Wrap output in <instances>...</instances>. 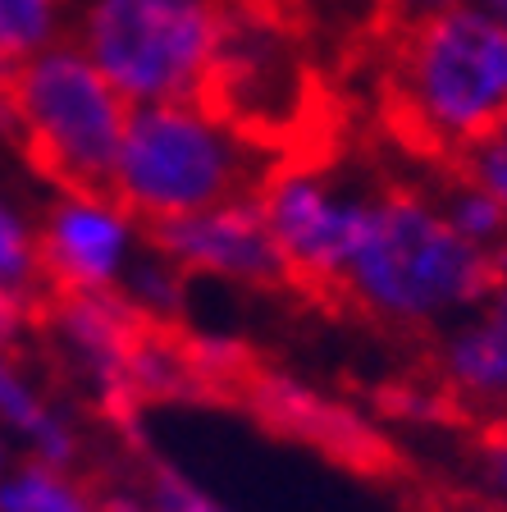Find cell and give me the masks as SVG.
<instances>
[{
    "instance_id": "cell-1",
    "label": "cell",
    "mask_w": 507,
    "mask_h": 512,
    "mask_svg": "<svg viewBox=\"0 0 507 512\" xmlns=\"http://www.w3.org/2000/svg\"><path fill=\"white\" fill-rule=\"evenodd\" d=\"M375 124L412 165L457 170L507 128V23L457 5L375 51Z\"/></svg>"
},
{
    "instance_id": "cell-2",
    "label": "cell",
    "mask_w": 507,
    "mask_h": 512,
    "mask_svg": "<svg viewBox=\"0 0 507 512\" xmlns=\"http://www.w3.org/2000/svg\"><path fill=\"white\" fill-rule=\"evenodd\" d=\"M498 288H507V270L494 256L457 234L398 170H380L366 234L348 261L352 320L416 334L457 307L489 302Z\"/></svg>"
},
{
    "instance_id": "cell-3",
    "label": "cell",
    "mask_w": 507,
    "mask_h": 512,
    "mask_svg": "<svg viewBox=\"0 0 507 512\" xmlns=\"http://www.w3.org/2000/svg\"><path fill=\"white\" fill-rule=\"evenodd\" d=\"M0 87L37 179L55 183L69 202L115 211V170L133 106L96 74V64L69 42H55L5 69Z\"/></svg>"
},
{
    "instance_id": "cell-4",
    "label": "cell",
    "mask_w": 507,
    "mask_h": 512,
    "mask_svg": "<svg viewBox=\"0 0 507 512\" xmlns=\"http://www.w3.org/2000/svg\"><path fill=\"white\" fill-rule=\"evenodd\" d=\"M275 170L279 160L270 151L197 110L133 106L115 170V215L142 229L256 202Z\"/></svg>"
},
{
    "instance_id": "cell-5",
    "label": "cell",
    "mask_w": 507,
    "mask_h": 512,
    "mask_svg": "<svg viewBox=\"0 0 507 512\" xmlns=\"http://www.w3.org/2000/svg\"><path fill=\"white\" fill-rule=\"evenodd\" d=\"M229 0H74L64 42L128 106L197 110Z\"/></svg>"
},
{
    "instance_id": "cell-6",
    "label": "cell",
    "mask_w": 507,
    "mask_h": 512,
    "mask_svg": "<svg viewBox=\"0 0 507 512\" xmlns=\"http://www.w3.org/2000/svg\"><path fill=\"white\" fill-rule=\"evenodd\" d=\"M233 407L247 412L270 435L293 439V444L320 453V458L343 467L348 476H361L370 485H402L407 480V458H402V448L389 435H380L348 403L325 398L311 384L284 375L275 362H265L261 352H256L252 371L238 384Z\"/></svg>"
},
{
    "instance_id": "cell-7",
    "label": "cell",
    "mask_w": 507,
    "mask_h": 512,
    "mask_svg": "<svg viewBox=\"0 0 507 512\" xmlns=\"http://www.w3.org/2000/svg\"><path fill=\"white\" fill-rule=\"evenodd\" d=\"M142 238L179 275L206 270V275L243 279V284L265 288V293H288L293 298L284 252H279L256 202H233L220 206V211L188 215V220L169 224H142Z\"/></svg>"
},
{
    "instance_id": "cell-8",
    "label": "cell",
    "mask_w": 507,
    "mask_h": 512,
    "mask_svg": "<svg viewBox=\"0 0 507 512\" xmlns=\"http://www.w3.org/2000/svg\"><path fill=\"white\" fill-rule=\"evenodd\" d=\"M124 247V220L83 202H60L32 238L28 288H110ZM23 288V293H28Z\"/></svg>"
},
{
    "instance_id": "cell-9",
    "label": "cell",
    "mask_w": 507,
    "mask_h": 512,
    "mask_svg": "<svg viewBox=\"0 0 507 512\" xmlns=\"http://www.w3.org/2000/svg\"><path fill=\"white\" fill-rule=\"evenodd\" d=\"M74 0H0V74L64 42Z\"/></svg>"
},
{
    "instance_id": "cell-10",
    "label": "cell",
    "mask_w": 507,
    "mask_h": 512,
    "mask_svg": "<svg viewBox=\"0 0 507 512\" xmlns=\"http://www.w3.org/2000/svg\"><path fill=\"white\" fill-rule=\"evenodd\" d=\"M0 512H96V508L60 471L28 467L0 485Z\"/></svg>"
},
{
    "instance_id": "cell-11",
    "label": "cell",
    "mask_w": 507,
    "mask_h": 512,
    "mask_svg": "<svg viewBox=\"0 0 507 512\" xmlns=\"http://www.w3.org/2000/svg\"><path fill=\"white\" fill-rule=\"evenodd\" d=\"M457 5H471V0H370V14H366V23H361L357 42L366 55H375L380 46H389L393 37L412 32L416 23L434 19V14L457 10Z\"/></svg>"
},
{
    "instance_id": "cell-12",
    "label": "cell",
    "mask_w": 507,
    "mask_h": 512,
    "mask_svg": "<svg viewBox=\"0 0 507 512\" xmlns=\"http://www.w3.org/2000/svg\"><path fill=\"white\" fill-rule=\"evenodd\" d=\"M147 490H151V512H224L197 485H188L179 471L156 462L151 453H147Z\"/></svg>"
},
{
    "instance_id": "cell-13",
    "label": "cell",
    "mask_w": 507,
    "mask_h": 512,
    "mask_svg": "<svg viewBox=\"0 0 507 512\" xmlns=\"http://www.w3.org/2000/svg\"><path fill=\"white\" fill-rule=\"evenodd\" d=\"M0 284L10 288L32 284V238L5 211H0Z\"/></svg>"
},
{
    "instance_id": "cell-14",
    "label": "cell",
    "mask_w": 507,
    "mask_h": 512,
    "mask_svg": "<svg viewBox=\"0 0 507 512\" xmlns=\"http://www.w3.org/2000/svg\"><path fill=\"white\" fill-rule=\"evenodd\" d=\"M23 330H32V302L23 288L0 284V357H23Z\"/></svg>"
},
{
    "instance_id": "cell-15",
    "label": "cell",
    "mask_w": 507,
    "mask_h": 512,
    "mask_svg": "<svg viewBox=\"0 0 507 512\" xmlns=\"http://www.w3.org/2000/svg\"><path fill=\"white\" fill-rule=\"evenodd\" d=\"M457 170H462L471 183H480L485 192H494L498 202L507 206V142H489V147L471 151Z\"/></svg>"
},
{
    "instance_id": "cell-16",
    "label": "cell",
    "mask_w": 507,
    "mask_h": 512,
    "mask_svg": "<svg viewBox=\"0 0 507 512\" xmlns=\"http://www.w3.org/2000/svg\"><path fill=\"white\" fill-rule=\"evenodd\" d=\"M0 142L19 147V124H14V110H10V96H5V87H0Z\"/></svg>"
},
{
    "instance_id": "cell-17",
    "label": "cell",
    "mask_w": 507,
    "mask_h": 512,
    "mask_svg": "<svg viewBox=\"0 0 507 512\" xmlns=\"http://www.w3.org/2000/svg\"><path fill=\"white\" fill-rule=\"evenodd\" d=\"M471 5H480L485 14H494V19L507 23V0H471Z\"/></svg>"
},
{
    "instance_id": "cell-18",
    "label": "cell",
    "mask_w": 507,
    "mask_h": 512,
    "mask_svg": "<svg viewBox=\"0 0 507 512\" xmlns=\"http://www.w3.org/2000/svg\"><path fill=\"white\" fill-rule=\"evenodd\" d=\"M494 453H498V462H503V476H507V444H498Z\"/></svg>"
},
{
    "instance_id": "cell-19",
    "label": "cell",
    "mask_w": 507,
    "mask_h": 512,
    "mask_svg": "<svg viewBox=\"0 0 507 512\" xmlns=\"http://www.w3.org/2000/svg\"><path fill=\"white\" fill-rule=\"evenodd\" d=\"M494 142H507V128H503V133H498V138H494Z\"/></svg>"
}]
</instances>
